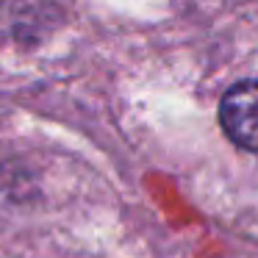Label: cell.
<instances>
[{
	"label": "cell",
	"mask_w": 258,
	"mask_h": 258,
	"mask_svg": "<svg viewBox=\"0 0 258 258\" xmlns=\"http://www.w3.org/2000/svg\"><path fill=\"white\" fill-rule=\"evenodd\" d=\"M219 122L230 142L258 153V81H244L228 89L219 103Z\"/></svg>",
	"instance_id": "1"
}]
</instances>
